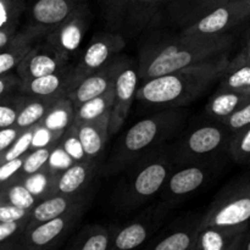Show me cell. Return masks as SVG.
Instances as JSON below:
<instances>
[{
  "label": "cell",
  "instance_id": "obj_19",
  "mask_svg": "<svg viewBox=\"0 0 250 250\" xmlns=\"http://www.w3.org/2000/svg\"><path fill=\"white\" fill-rule=\"evenodd\" d=\"M89 193L90 192L88 190L82 194L76 195H51V197L42 200L32 209L31 217H29L26 229L68 214L72 210L83 207V205H88L90 200Z\"/></svg>",
  "mask_w": 250,
  "mask_h": 250
},
{
  "label": "cell",
  "instance_id": "obj_5",
  "mask_svg": "<svg viewBox=\"0 0 250 250\" xmlns=\"http://www.w3.org/2000/svg\"><path fill=\"white\" fill-rule=\"evenodd\" d=\"M231 137L232 132L226 125L215 120L194 127L173 148L175 165L217 159L225 149H229Z\"/></svg>",
  "mask_w": 250,
  "mask_h": 250
},
{
  "label": "cell",
  "instance_id": "obj_49",
  "mask_svg": "<svg viewBox=\"0 0 250 250\" xmlns=\"http://www.w3.org/2000/svg\"><path fill=\"white\" fill-rule=\"evenodd\" d=\"M243 50L250 54V33L248 34V39H247V45H246V48L243 49Z\"/></svg>",
  "mask_w": 250,
  "mask_h": 250
},
{
  "label": "cell",
  "instance_id": "obj_43",
  "mask_svg": "<svg viewBox=\"0 0 250 250\" xmlns=\"http://www.w3.org/2000/svg\"><path fill=\"white\" fill-rule=\"evenodd\" d=\"M227 126V128L232 132V134L237 133V132L242 131V129L247 128L250 126V102L248 104L244 105L239 110H237L234 114L227 117L225 121H222Z\"/></svg>",
  "mask_w": 250,
  "mask_h": 250
},
{
  "label": "cell",
  "instance_id": "obj_30",
  "mask_svg": "<svg viewBox=\"0 0 250 250\" xmlns=\"http://www.w3.org/2000/svg\"><path fill=\"white\" fill-rule=\"evenodd\" d=\"M0 202L9 203L21 209L32 210L38 204L39 200L27 187L23 178L15 176L6 182L1 183Z\"/></svg>",
  "mask_w": 250,
  "mask_h": 250
},
{
  "label": "cell",
  "instance_id": "obj_41",
  "mask_svg": "<svg viewBox=\"0 0 250 250\" xmlns=\"http://www.w3.org/2000/svg\"><path fill=\"white\" fill-rule=\"evenodd\" d=\"M100 1L104 6L105 16L110 24L116 26L126 20L129 0H100Z\"/></svg>",
  "mask_w": 250,
  "mask_h": 250
},
{
  "label": "cell",
  "instance_id": "obj_24",
  "mask_svg": "<svg viewBox=\"0 0 250 250\" xmlns=\"http://www.w3.org/2000/svg\"><path fill=\"white\" fill-rule=\"evenodd\" d=\"M249 102L250 90H229L219 88L208 102V116L215 121L222 122Z\"/></svg>",
  "mask_w": 250,
  "mask_h": 250
},
{
  "label": "cell",
  "instance_id": "obj_20",
  "mask_svg": "<svg viewBox=\"0 0 250 250\" xmlns=\"http://www.w3.org/2000/svg\"><path fill=\"white\" fill-rule=\"evenodd\" d=\"M73 66L51 75L22 81V93L34 98H62L72 85Z\"/></svg>",
  "mask_w": 250,
  "mask_h": 250
},
{
  "label": "cell",
  "instance_id": "obj_12",
  "mask_svg": "<svg viewBox=\"0 0 250 250\" xmlns=\"http://www.w3.org/2000/svg\"><path fill=\"white\" fill-rule=\"evenodd\" d=\"M85 4L87 0H33L24 12L26 27L36 29L45 38Z\"/></svg>",
  "mask_w": 250,
  "mask_h": 250
},
{
  "label": "cell",
  "instance_id": "obj_7",
  "mask_svg": "<svg viewBox=\"0 0 250 250\" xmlns=\"http://www.w3.org/2000/svg\"><path fill=\"white\" fill-rule=\"evenodd\" d=\"M172 209L171 203L151 204L136 219L116 229L110 250H134L143 246L161 226Z\"/></svg>",
  "mask_w": 250,
  "mask_h": 250
},
{
  "label": "cell",
  "instance_id": "obj_26",
  "mask_svg": "<svg viewBox=\"0 0 250 250\" xmlns=\"http://www.w3.org/2000/svg\"><path fill=\"white\" fill-rule=\"evenodd\" d=\"M27 5L28 0H0V49L5 48L16 34Z\"/></svg>",
  "mask_w": 250,
  "mask_h": 250
},
{
  "label": "cell",
  "instance_id": "obj_28",
  "mask_svg": "<svg viewBox=\"0 0 250 250\" xmlns=\"http://www.w3.org/2000/svg\"><path fill=\"white\" fill-rule=\"evenodd\" d=\"M115 231L100 225L81 229L67 250H110Z\"/></svg>",
  "mask_w": 250,
  "mask_h": 250
},
{
  "label": "cell",
  "instance_id": "obj_4",
  "mask_svg": "<svg viewBox=\"0 0 250 250\" xmlns=\"http://www.w3.org/2000/svg\"><path fill=\"white\" fill-rule=\"evenodd\" d=\"M175 166L173 148L160 146L127 168L125 178L114 195L119 211L128 212L142 207L161 193Z\"/></svg>",
  "mask_w": 250,
  "mask_h": 250
},
{
  "label": "cell",
  "instance_id": "obj_39",
  "mask_svg": "<svg viewBox=\"0 0 250 250\" xmlns=\"http://www.w3.org/2000/svg\"><path fill=\"white\" fill-rule=\"evenodd\" d=\"M26 100L24 94L0 100V128L15 126Z\"/></svg>",
  "mask_w": 250,
  "mask_h": 250
},
{
  "label": "cell",
  "instance_id": "obj_38",
  "mask_svg": "<svg viewBox=\"0 0 250 250\" xmlns=\"http://www.w3.org/2000/svg\"><path fill=\"white\" fill-rule=\"evenodd\" d=\"M36 127H31L21 131L20 136L17 137L16 141L12 143V146L7 149L6 151L0 154V164H4L9 160L21 158V156L27 155L32 150V143H33V136Z\"/></svg>",
  "mask_w": 250,
  "mask_h": 250
},
{
  "label": "cell",
  "instance_id": "obj_3",
  "mask_svg": "<svg viewBox=\"0 0 250 250\" xmlns=\"http://www.w3.org/2000/svg\"><path fill=\"white\" fill-rule=\"evenodd\" d=\"M187 112L173 107L142 119L116 142L109 159L102 165L104 176L119 175L150 151L165 146L185 125Z\"/></svg>",
  "mask_w": 250,
  "mask_h": 250
},
{
  "label": "cell",
  "instance_id": "obj_16",
  "mask_svg": "<svg viewBox=\"0 0 250 250\" xmlns=\"http://www.w3.org/2000/svg\"><path fill=\"white\" fill-rule=\"evenodd\" d=\"M90 22V11L88 4L73 12L63 23H61L55 31L45 37V41L55 46L61 54L70 59L71 54L77 51L81 46L85 32Z\"/></svg>",
  "mask_w": 250,
  "mask_h": 250
},
{
  "label": "cell",
  "instance_id": "obj_33",
  "mask_svg": "<svg viewBox=\"0 0 250 250\" xmlns=\"http://www.w3.org/2000/svg\"><path fill=\"white\" fill-rule=\"evenodd\" d=\"M114 97H115V87L111 88L109 92L100 97L90 99L82 104L81 106L75 109V122H87L93 121V120L100 119L106 115H111L112 105H114Z\"/></svg>",
  "mask_w": 250,
  "mask_h": 250
},
{
  "label": "cell",
  "instance_id": "obj_32",
  "mask_svg": "<svg viewBox=\"0 0 250 250\" xmlns=\"http://www.w3.org/2000/svg\"><path fill=\"white\" fill-rule=\"evenodd\" d=\"M73 122H75V106L67 97H63L58 100L41 125H43L56 136L62 137V134L72 126Z\"/></svg>",
  "mask_w": 250,
  "mask_h": 250
},
{
  "label": "cell",
  "instance_id": "obj_1",
  "mask_svg": "<svg viewBox=\"0 0 250 250\" xmlns=\"http://www.w3.org/2000/svg\"><path fill=\"white\" fill-rule=\"evenodd\" d=\"M233 44L231 34L192 37L181 34L176 39L146 45L138 61L139 78L144 82L176 71L199 65L215 56L229 53Z\"/></svg>",
  "mask_w": 250,
  "mask_h": 250
},
{
  "label": "cell",
  "instance_id": "obj_45",
  "mask_svg": "<svg viewBox=\"0 0 250 250\" xmlns=\"http://www.w3.org/2000/svg\"><path fill=\"white\" fill-rule=\"evenodd\" d=\"M31 212L32 210L21 209V208L15 207L9 203L0 202V222L26 219V217L31 216Z\"/></svg>",
  "mask_w": 250,
  "mask_h": 250
},
{
  "label": "cell",
  "instance_id": "obj_44",
  "mask_svg": "<svg viewBox=\"0 0 250 250\" xmlns=\"http://www.w3.org/2000/svg\"><path fill=\"white\" fill-rule=\"evenodd\" d=\"M60 138L61 137L54 134L53 132L49 131L48 128H45L43 125H38V126L36 127V131H34L32 150H33V149L51 146V144H58L59 142H60Z\"/></svg>",
  "mask_w": 250,
  "mask_h": 250
},
{
  "label": "cell",
  "instance_id": "obj_17",
  "mask_svg": "<svg viewBox=\"0 0 250 250\" xmlns=\"http://www.w3.org/2000/svg\"><path fill=\"white\" fill-rule=\"evenodd\" d=\"M102 168L99 159H84L73 163L58 176L53 195H76L88 192V187Z\"/></svg>",
  "mask_w": 250,
  "mask_h": 250
},
{
  "label": "cell",
  "instance_id": "obj_50",
  "mask_svg": "<svg viewBox=\"0 0 250 250\" xmlns=\"http://www.w3.org/2000/svg\"><path fill=\"white\" fill-rule=\"evenodd\" d=\"M168 1V0H165V4H166V2H167ZM165 4H164V5H165Z\"/></svg>",
  "mask_w": 250,
  "mask_h": 250
},
{
  "label": "cell",
  "instance_id": "obj_31",
  "mask_svg": "<svg viewBox=\"0 0 250 250\" xmlns=\"http://www.w3.org/2000/svg\"><path fill=\"white\" fill-rule=\"evenodd\" d=\"M165 0H129L127 11V23L133 32L146 28L158 14Z\"/></svg>",
  "mask_w": 250,
  "mask_h": 250
},
{
  "label": "cell",
  "instance_id": "obj_13",
  "mask_svg": "<svg viewBox=\"0 0 250 250\" xmlns=\"http://www.w3.org/2000/svg\"><path fill=\"white\" fill-rule=\"evenodd\" d=\"M128 62L126 58L117 55L104 67L76 82L67 93V98L72 102L75 109L114 88L120 73Z\"/></svg>",
  "mask_w": 250,
  "mask_h": 250
},
{
  "label": "cell",
  "instance_id": "obj_35",
  "mask_svg": "<svg viewBox=\"0 0 250 250\" xmlns=\"http://www.w3.org/2000/svg\"><path fill=\"white\" fill-rule=\"evenodd\" d=\"M29 217L0 222V250H19Z\"/></svg>",
  "mask_w": 250,
  "mask_h": 250
},
{
  "label": "cell",
  "instance_id": "obj_47",
  "mask_svg": "<svg viewBox=\"0 0 250 250\" xmlns=\"http://www.w3.org/2000/svg\"><path fill=\"white\" fill-rule=\"evenodd\" d=\"M21 131L16 126L0 128V154L6 151L12 146L17 137L20 136Z\"/></svg>",
  "mask_w": 250,
  "mask_h": 250
},
{
  "label": "cell",
  "instance_id": "obj_42",
  "mask_svg": "<svg viewBox=\"0 0 250 250\" xmlns=\"http://www.w3.org/2000/svg\"><path fill=\"white\" fill-rule=\"evenodd\" d=\"M23 94L22 93V78L11 72L0 75V100L9 99Z\"/></svg>",
  "mask_w": 250,
  "mask_h": 250
},
{
  "label": "cell",
  "instance_id": "obj_37",
  "mask_svg": "<svg viewBox=\"0 0 250 250\" xmlns=\"http://www.w3.org/2000/svg\"><path fill=\"white\" fill-rule=\"evenodd\" d=\"M229 151L237 164H250V126L232 134Z\"/></svg>",
  "mask_w": 250,
  "mask_h": 250
},
{
  "label": "cell",
  "instance_id": "obj_27",
  "mask_svg": "<svg viewBox=\"0 0 250 250\" xmlns=\"http://www.w3.org/2000/svg\"><path fill=\"white\" fill-rule=\"evenodd\" d=\"M229 90H250V54L242 51L233 60H229L220 87Z\"/></svg>",
  "mask_w": 250,
  "mask_h": 250
},
{
  "label": "cell",
  "instance_id": "obj_14",
  "mask_svg": "<svg viewBox=\"0 0 250 250\" xmlns=\"http://www.w3.org/2000/svg\"><path fill=\"white\" fill-rule=\"evenodd\" d=\"M70 59L61 54L48 41L37 44L36 48L17 66L16 73L22 81L51 75L70 67Z\"/></svg>",
  "mask_w": 250,
  "mask_h": 250
},
{
  "label": "cell",
  "instance_id": "obj_22",
  "mask_svg": "<svg viewBox=\"0 0 250 250\" xmlns=\"http://www.w3.org/2000/svg\"><path fill=\"white\" fill-rule=\"evenodd\" d=\"M229 0H168V17L178 26H190Z\"/></svg>",
  "mask_w": 250,
  "mask_h": 250
},
{
  "label": "cell",
  "instance_id": "obj_10",
  "mask_svg": "<svg viewBox=\"0 0 250 250\" xmlns=\"http://www.w3.org/2000/svg\"><path fill=\"white\" fill-rule=\"evenodd\" d=\"M216 164L217 159H214L173 166L172 172L161 190L163 200L172 204L177 199L199 189L214 173Z\"/></svg>",
  "mask_w": 250,
  "mask_h": 250
},
{
  "label": "cell",
  "instance_id": "obj_23",
  "mask_svg": "<svg viewBox=\"0 0 250 250\" xmlns=\"http://www.w3.org/2000/svg\"><path fill=\"white\" fill-rule=\"evenodd\" d=\"M73 125L77 128L85 156L89 159H100L107 143V137L110 136V115L93 121L78 122Z\"/></svg>",
  "mask_w": 250,
  "mask_h": 250
},
{
  "label": "cell",
  "instance_id": "obj_46",
  "mask_svg": "<svg viewBox=\"0 0 250 250\" xmlns=\"http://www.w3.org/2000/svg\"><path fill=\"white\" fill-rule=\"evenodd\" d=\"M24 159H26V155L1 164V167H0V182L4 183L9 181L10 178L19 175L21 172L22 167H23Z\"/></svg>",
  "mask_w": 250,
  "mask_h": 250
},
{
  "label": "cell",
  "instance_id": "obj_15",
  "mask_svg": "<svg viewBox=\"0 0 250 250\" xmlns=\"http://www.w3.org/2000/svg\"><path fill=\"white\" fill-rule=\"evenodd\" d=\"M139 80L141 78H139L138 67L136 68L129 65V62L127 63L126 67L120 73L115 84L114 105L110 115V134L117 133L126 121L134 98H137Z\"/></svg>",
  "mask_w": 250,
  "mask_h": 250
},
{
  "label": "cell",
  "instance_id": "obj_29",
  "mask_svg": "<svg viewBox=\"0 0 250 250\" xmlns=\"http://www.w3.org/2000/svg\"><path fill=\"white\" fill-rule=\"evenodd\" d=\"M59 99H61V98L27 97L26 103H24L21 112H20L15 126L20 131H23V129L41 125Z\"/></svg>",
  "mask_w": 250,
  "mask_h": 250
},
{
  "label": "cell",
  "instance_id": "obj_36",
  "mask_svg": "<svg viewBox=\"0 0 250 250\" xmlns=\"http://www.w3.org/2000/svg\"><path fill=\"white\" fill-rule=\"evenodd\" d=\"M58 144H51V146L33 149V150L29 151L26 155V159H24V164L21 172L16 176H19V177L21 178H26L28 177V176L41 171L43 167H45L49 164V160H50V156L54 148H55Z\"/></svg>",
  "mask_w": 250,
  "mask_h": 250
},
{
  "label": "cell",
  "instance_id": "obj_11",
  "mask_svg": "<svg viewBox=\"0 0 250 250\" xmlns=\"http://www.w3.org/2000/svg\"><path fill=\"white\" fill-rule=\"evenodd\" d=\"M125 46L126 42L121 34L107 33V32L95 34L85 48L81 60L78 61L77 65L73 66L72 85L82 78L104 67L106 63L119 55Z\"/></svg>",
  "mask_w": 250,
  "mask_h": 250
},
{
  "label": "cell",
  "instance_id": "obj_40",
  "mask_svg": "<svg viewBox=\"0 0 250 250\" xmlns=\"http://www.w3.org/2000/svg\"><path fill=\"white\" fill-rule=\"evenodd\" d=\"M60 146H62L63 150L68 154V156H70L75 163H78V161H82L84 160V159H87L84 149H83L82 143H81L80 137H78L77 133V128H76L75 125H72V126L62 134V137L60 138Z\"/></svg>",
  "mask_w": 250,
  "mask_h": 250
},
{
  "label": "cell",
  "instance_id": "obj_25",
  "mask_svg": "<svg viewBox=\"0 0 250 250\" xmlns=\"http://www.w3.org/2000/svg\"><path fill=\"white\" fill-rule=\"evenodd\" d=\"M248 229V226L237 229L205 227L199 229L197 239L192 250H225L241 233Z\"/></svg>",
  "mask_w": 250,
  "mask_h": 250
},
{
  "label": "cell",
  "instance_id": "obj_6",
  "mask_svg": "<svg viewBox=\"0 0 250 250\" xmlns=\"http://www.w3.org/2000/svg\"><path fill=\"white\" fill-rule=\"evenodd\" d=\"M250 221V181L225 188L202 216L199 229H237Z\"/></svg>",
  "mask_w": 250,
  "mask_h": 250
},
{
  "label": "cell",
  "instance_id": "obj_8",
  "mask_svg": "<svg viewBox=\"0 0 250 250\" xmlns=\"http://www.w3.org/2000/svg\"><path fill=\"white\" fill-rule=\"evenodd\" d=\"M250 17V0H229L199 21L186 27L182 36L211 37L229 34Z\"/></svg>",
  "mask_w": 250,
  "mask_h": 250
},
{
  "label": "cell",
  "instance_id": "obj_21",
  "mask_svg": "<svg viewBox=\"0 0 250 250\" xmlns=\"http://www.w3.org/2000/svg\"><path fill=\"white\" fill-rule=\"evenodd\" d=\"M44 38L38 31L26 27L17 31L5 48L0 49V75L11 72L37 46L39 39Z\"/></svg>",
  "mask_w": 250,
  "mask_h": 250
},
{
  "label": "cell",
  "instance_id": "obj_34",
  "mask_svg": "<svg viewBox=\"0 0 250 250\" xmlns=\"http://www.w3.org/2000/svg\"><path fill=\"white\" fill-rule=\"evenodd\" d=\"M59 173L60 172L53 170L48 164L41 171L23 178V181L27 187L29 188V190L38 198L39 202H42V200L53 195Z\"/></svg>",
  "mask_w": 250,
  "mask_h": 250
},
{
  "label": "cell",
  "instance_id": "obj_48",
  "mask_svg": "<svg viewBox=\"0 0 250 250\" xmlns=\"http://www.w3.org/2000/svg\"><path fill=\"white\" fill-rule=\"evenodd\" d=\"M248 233L249 231H244L243 233L239 234L236 239L231 243V246L229 248H226L225 250H244L246 248V243H247V238H248Z\"/></svg>",
  "mask_w": 250,
  "mask_h": 250
},
{
  "label": "cell",
  "instance_id": "obj_2",
  "mask_svg": "<svg viewBox=\"0 0 250 250\" xmlns=\"http://www.w3.org/2000/svg\"><path fill=\"white\" fill-rule=\"evenodd\" d=\"M229 63V53H225L199 65L149 80L139 85L137 99L153 106L183 107L221 80Z\"/></svg>",
  "mask_w": 250,
  "mask_h": 250
},
{
  "label": "cell",
  "instance_id": "obj_18",
  "mask_svg": "<svg viewBox=\"0 0 250 250\" xmlns=\"http://www.w3.org/2000/svg\"><path fill=\"white\" fill-rule=\"evenodd\" d=\"M203 215H189L172 225L163 236L143 250H192Z\"/></svg>",
  "mask_w": 250,
  "mask_h": 250
},
{
  "label": "cell",
  "instance_id": "obj_9",
  "mask_svg": "<svg viewBox=\"0 0 250 250\" xmlns=\"http://www.w3.org/2000/svg\"><path fill=\"white\" fill-rule=\"evenodd\" d=\"M88 205L24 231L19 250H56L80 222Z\"/></svg>",
  "mask_w": 250,
  "mask_h": 250
}]
</instances>
